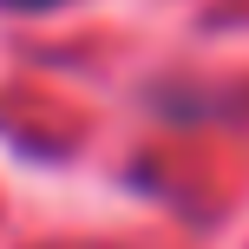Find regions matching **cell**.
I'll use <instances>...</instances> for the list:
<instances>
[{
  "label": "cell",
  "mask_w": 249,
  "mask_h": 249,
  "mask_svg": "<svg viewBox=\"0 0 249 249\" xmlns=\"http://www.w3.org/2000/svg\"><path fill=\"white\" fill-rule=\"evenodd\" d=\"M0 7H33L39 13V7H59V0H0Z\"/></svg>",
  "instance_id": "6da1fadb"
}]
</instances>
